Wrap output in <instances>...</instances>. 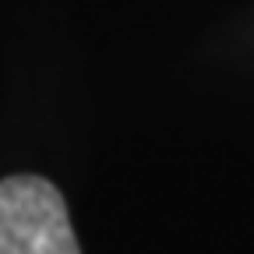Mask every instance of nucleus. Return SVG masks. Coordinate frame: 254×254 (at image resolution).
<instances>
[{"label": "nucleus", "mask_w": 254, "mask_h": 254, "mask_svg": "<svg viewBox=\"0 0 254 254\" xmlns=\"http://www.w3.org/2000/svg\"><path fill=\"white\" fill-rule=\"evenodd\" d=\"M0 254H81L64 194L50 180H0Z\"/></svg>", "instance_id": "f257e3e1"}]
</instances>
